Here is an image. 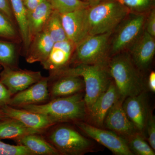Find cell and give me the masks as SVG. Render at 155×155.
<instances>
[{
  "label": "cell",
  "mask_w": 155,
  "mask_h": 155,
  "mask_svg": "<svg viewBox=\"0 0 155 155\" xmlns=\"http://www.w3.org/2000/svg\"><path fill=\"white\" fill-rule=\"evenodd\" d=\"M155 53L154 38L145 31L132 45V61L139 69H146L152 61Z\"/></svg>",
  "instance_id": "cell-17"
},
{
  "label": "cell",
  "mask_w": 155,
  "mask_h": 155,
  "mask_svg": "<svg viewBox=\"0 0 155 155\" xmlns=\"http://www.w3.org/2000/svg\"><path fill=\"white\" fill-rule=\"evenodd\" d=\"M2 110L8 117L16 119L26 127L38 130L42 133L50 127L56 125L46 115L27 110L22 108H14L7 105L4 107Z\"/></svg>",
  "instance_id": "cell-14"
},
{
  "label": "cell",
  "mask_w": 155,
  "mask_h": 155,
  "mask_svg": "<svg viewBox=\"0 0 155 155\" xmlns=\"http://www.w3.org/2000/svg\"><path fill=\"white\" fill-rule=\"evenodd\" d=\"M122 106L128 119L137 130H145L150 111L148 110L146 95L143 91L125 98Z\"/></svg>",
  "instance_id": "cell-13"
},
{
  "label": "cell",
  "mask_w": 155,
  "mask_h": 155,
  "mask_svg": "<svg viewBox=\"0 0 155 155\" xmlns=\"http://www.w3.org/2000/svg\"><path fill=\"white\" fill-rule=\"evenodd\" d=\"M119 98L120 96L115 83L110 82L105 91L97 99L88 110L96 125L99 127L104 126L108 112Z\"/></svg>",
  "instance_id": "cell-16"
},
{
  "label": "cell",
  "mask_w": 155,
  "mask_h": 155,
  "mask_svg": "<svg viewBox=\"0 0 155 155\" xmlns=\"http://www.w3.org/2000/svg\"><path fill=\"white\" fill-rule=\"evenodd\" d=\"M144 22V16L142 15H137L127 20L114 38L112 52H120L132 45L141 35Z\"/></svg>",
  "instance_id": "cell-11"
},
{
  "label": "cell",
  "mask_w": 155,
  "mask_h": 155,
  "mask_svg": "<svg viewBox=\"0 0 155 155\" xmlns=\"http://www.w3.org/2000/svg\"><path fill=\"white\" fill-rule=\"evenodd\" d=\"M75 48V45L68 39L54 43L47 59L41 64L44 69L49 71L50 77L66 69Z\"/></svg>",
  "instance_id": "cell-12"
},
{
  "label": "cell",
  "mask_w": 155,
  "mask_h": 155,
  "mask_svg": "<svg viewBox=\"0 0 155 155\" xmlns=\"http://www.w3.org/2000/svg\"><path fill=\"white\" fill-rule=\"evenodd\" d=\"M0 155H34L26 147L7 144L0 140Z\"/></svg>",
  "instance_id": "cell-30"
},
{
  "label": "cell",
  "mask_w": 155,
  "mask_h": 155,
  "mask_svg": "<svg viewBox=\"0 0 155 155\" xmlns=\"http://www.w3.org/2000/svg\"><path fill=\"white\" fill-rule=\"evenodd\" d=\"M87 8L60 14L67 38L72 42L75 47L88 36L87 22Z\"/></svg>",
  "instance_id": "cell-10"
},
{
  "label": "cell",
  "mask_w": 155,
  "mask_h": 155,
  "mask_svg": "<svg viewBox=\"0 0 155 155\" xmlns=\"http://www.w3.org/2000/svg\"><path fill=\"white\" fill-rule=\"evenodd\" d=\"M15 141L17 144L26 147L34 155H61L41 134H27Z\"/></svg>",
  "instance_id": "cell-21"
},
{
  "label": "cell",
  "mask_w": 155,
  "mask_h": 155,
  "mask_svg": "<svg viewBox=\"0 0 155 155\" xmlns=\"http://www.w3.org/2000/svg\"><path fill=\"white\" fill-rule=\"evenodd\" d=\"M10 2L15 22L18 26L22 43L26 51L30 44L27 20L28 11L22 0H10Z\"/></svg>",
  "instance_id": "cell-23"
},
{
  "label": "cell",
  "mask_w": 155,
  "mask_h": 155,
  "mask_svg": "<svg viewBox=\"0 0 155 155\" xmlns=\"http://www.w3.org/2000/svg\"><path fill=\"white\" fill-rule=\"evenodd\" d=\"M7 118H8V116H6V114L2 110H0V120H2V119Z\"/></svg>",
  "instance_id": "cell-37"
},
{
  "label": "cell",
  "mask_w": 155,
  "mask_h": 155,
  "mask_svg": "<svg viewBox=\"0 0 155 155\" xmlns=\"http://www.w3.org/2000/svg\"><path fill=\"white\" fill-rule=\"evenodd\" d=\"M54 78L58 79L48 87L50 100L78 93L84 87L83 79L79 76L62 75L49 79Z\"/></svg>",
  "instance_id": "cell-19"
},
{
  "label": "cell",
  "mask_w": 155,
  "mask_h": 155,
  "mask_svg": "<svg viewBox=\"0 0 155 155\" xmlns=\"http://www.w3.org/2000/svg\"><path fill=\"white\" fill-rule=\"evenodd\" d=\"M130 11L117 0H100L92 3L87 10L88 36L112 32Z\"/></svg>",
  "instance_id": "cell-2"
},
{
  "label": "cell",
  "mask_w": 155,
  "mask_h": 155,
  "mask_svg": "<svg viewBox=\"0 0 155 155\" xmlns=\"http://www.w3.org/2000/svg\"><path fill=\"white\" fill-rule=\"evenodd\" d=\"M54 11L60 14L75 11L78 9L86 8L90 5L91 2L87 0H48Z\"/></svg>",
  "instance_id": "cell-27"
},
{
  "label": "cell",
  "mask_w": 155,
  "mask_h": 155,
  "mask_svg": "<svg viewBox=\"0 0 155 155\" xmlns=\"http://www.w3.org/2000/svg\"><path fill=\"white\" fill-rule=\"evenodd\" d=\"M128 137L127 144L132 153L138 155H155L154 150L140 134L136 132Z\"/></svg>",
  "instance_id": "cell-28"
},
{
  "label": "cell",
  "mask_w": 155,
  "mask_h": 155,
  "mask_svg": "<svg viewBox=\"0 0 155 155\" xmlns=\"http://www.w3.org/2000/svg\"><path fill=\"white\" fill-rule=\"evenodd\" d=\"M62 75H73L82 78L85 90L84 100L88 110L97 99L105 91L110 84L103 63L78 64L72 68L61 70L49 78H53Z\"/></svg>",
  "instance_id": "cell-3"
},
{
  "label": "cell",
  "mask_w": 155,
  "mask_h": 155,
  "mask_svg": "<svg viewBox=\"0 0 155 155\" xmlns=\"http://www.w3.org/2000/svg\"><path fill=\"white\" fill-rule=\"evenodd\" d=\"M43 134L45 139L61 155H81L91 147L89 140L75 129L67 125L56 124Z\"/></svg>",
  "instance_id": "cell-5"
},
{
  "label": "cell",
  "mask_w": 155,
  "mask_h": 155,
  "mask_svg": "<svg viewBox=\"0 0 155 155\" xmlns=\"http://www.w3.org/2000/svg\"><path fill=\"white\" fill-rule=\"evenodd\" d=\"M43 77L40 71L3 68L0 73V82L13 95L38 82Z\"/></svg>",
  "instance_id": "cell-8"
},
{
  "label": "cell",
  "mask_w": 155,
  "mask_h": 155,
  "mask_svg": "<svg viewBox=\"0 0 155 155\" xmlns=\"http://www.w3.org/2000/svg\"><path fill=\"white\" fill-rule=\"evenodd\" d=\"M110 73L121 98L124 100L142 91L141 79L129 56L119 55L113 58L110 64Z\"/></svg>",
  "instance_id": "cell-4"
},
{
  "label": "cell",
  "mask_w": 155,
  "mask_h": 155,
  "mask_svg": "<svg viewBox=\"0 0 155 155\" xmlns=\"http://www.w3.org/2000/svg\"><path fill=\"white\" fill-rule=\"evenodd\" d=\"M112 32L89 35L75 47L72 59L76 65L103 63Z\"/></svg>",
  "instance_id": "cell-6"
},
{
  "label": "cell",
  "mask_w": 155,
  "mask_h": 155,
  "mask_svg": "<svg viewBox=\"0 0 155 155\" xmlns=\"http://www.w3.org/2000/svg\"><path fill=\"white\" fill-rule=\"evenodd\" d=\"M87 1L91 3H94L95 2H98V1H100V0H87Z\"/></svg>",
  "instance_id": "cell-38"
},
{
  "label": "cell",
  "mask_w": 155,
  "mask_h": 155,
  "mask_svg": "<svg viewBox=\"0 0 155 155\" xmlns=\"http://www.w3.org/2000/svg\"><path fill=\"white\" fill-rule=\"evenodd\" d=\"M15 23L0 11V39L19 44L22 42L19 30Z\"/></svg>",
  "instance_id": "cell-26"
},
{
  "label": "cell",
  "mask_w": 155,
  "mask_h": 155,
  "mask_svg": "<svg viewBox=\"0 0 155 155\" xmlns=\"http://www.w3.org/2000/svg\"><path fill=\"white\" fill-rule=\"evenodd\" d=\"M54 42L47 33L43 30L35 36L25 51V61L29 64L46 61L54 46Z\"/></svg>",
  "instance_id": "cell-18"
},
{
  "label": "cell",
  "mask_w": 155,
  "mask_h": 155,
  "mask_svg": "<svg viewBox=\"0 0 155 155\" xmlns=\"http://www.w3.org/2000/svg\"><path fill=\"white\" fill-rule=\"evenodd\" d=\"M77 127L87 135L118 155H132L127 141L113 131L104 130L85 122H75Z\"/></svg>",
  "instance_id": "cell-7"
},
{
  "label": "cell",
  "mask_w": 155,
  "mask_h": 155,
  "mask_svg": "<svg viewBox=\"0 0 155 155\" xmlns=\"http://www.w3.org/2000/svg\"><path fill=\"white\" fill-rule=\"evenodd\" d=\"M130 11L141 12L153 8L155 0H117Z\"/></svg>",
  "instance_id": "cell-29"
},
{
  "label": "cell",
  "mask_w": 155,
  "mask_h": 155,
  "mask_svg": "<svg viewBox=\"0 0 155 155\" xmlns=\"http://www.w3.org/2000/svg\"><path fill=\"white\" fill-rule=\"evenodd\" d=\"M146 31L153 37L155 36V10L153 8L147 20L146 30Z\"/></svg>",
  "instance_id": "cell-34"
},
{
  "label": "cell",
  "mask_w": 155,
  "mask_h": 155,
  "mask_svg": "<svg viewBox=\"0 0 155 155\" xmlns=\"http://www.w3.org/2000/svg\"><path fill=\"white\" fill-rule=\"evenodd\" d=\"M12 96L7 87L0 82V110L8 105Z\"/></svg>",
  "instance_id": "cell-32"
},
{
  "label": "cell",
  "mask_w": 155,
  "mask_h": 155,
  "mask_svg": "<svg viewBox=\"0 0 155 155\" xmlns=\"http://www.w3.org/2000/svg\"><path fill=\"white\" fill-rule=\"evenodd\" d=\"M148 135V139L151 147L155 150V120L152 114L149 113L145 128Z\"/></svg>",
  "instance_id": "cell-31"
},
{
  "label": "cell",
  "mask_w": 155,
  "mask_h": 155,
  "mask_svg": "<svg viewBox=\"0 0 155 155\" xmlns=\"http://www.w3.org/2000/svg\"><path fill=\"white\" fill-rule=\"evenodd\" d=\"M22 109L46 115L56 124L81 121L86 116L87 110L84 96L79 93L50 100L42 104L25 106Z\"/></svg>",
  "instance_id": "cell-1"
},
{
  "label": "cell",
  "mask_w": 155,
  "mask_h": 155,
  "mask_svg": "<svg viewBox=\"0 0 155 155\" xmlns=\"http://www.w3.org/2000/svg\"><path fill=\"white\" fill-rule=\"evenodd\" d=\"M3 69V67H2V66L0 65V70H2Z\"/></svg>",
  "instance_id": "cell-39"
},
{
  "label": "cell",
  "mask_w": 155,
  "mask_h": 155,
  "mask_svg": "<svg viewBox=\"0 0 155 155\" xmlns=\"http://www.w3.org/2000/svg\"><path fill=\"white\" fill-rule=\"evenodd\" d=\"M49 77H44L38 82L11 97L8 106L22 108L31 105L40 104L48 101Z\"/></svg>",
  "instance_id": "cell-9"
},
{
  "label": "cell",
  "mask_w": 155,
  "mask_h": 155,
  "mask_svg": "<svg viewBox=\"0 0 155 155\" xmlns=\"http://www.w3.org/2000/svg\"><path fill=\"white\" fill-rule=\"evenodd\" d=\"M123 99L119 98L109 110L104 125L110 130L127 136L136 133V129L131 123L122 106Z\"/></svg>",
  "instance_id": "cell-15"
},
{
  "label": "cell",
  "mask_w": 155,
  "mask_h": 155,
  "mask_svg": "<svg viewBox=\"0 0 155 155\" xmlns=\"http://www.w3.org/2000/svg\"><path fill=\"white\" fill-rule=\"evenodd\" d=\"M54 10L49 2L44 0L35 9L28 11L27 20L30 43L36 35L43 30Z\"/></svg>",
  "instance_id": "cell-20"
},
{
  "label": "cell",
  "mask_w": 155,
  "mask_h": 155,
  "mask_svg": "<svg viewBox=\"0 0 155 155\" xmlns=\"http://www.w3.org/2000/svg\"><path fill=\"white\" fill-rule=\"evenodd\" d=\"M18 44L0 39V65L3 68L18 69Z\"/></svg>",
  "instance_id": "cell-24"
},
{
  "label": "cell",
  "mask_w": 155,
  "mask_h": 155,
  "mask_svg": "<svg viewBox=\"0 0 155 155\" xmlns=\"http://www.w3.org/2000/svg\"><path fill=\"white\" fill-rule=\"evenodd\" d=\"M35 133L43 134L38 130L26 127L15 119L8 117L0 120V140L11 139L15 141L27 134Z\"/></svg>",
  "instance_id": "cell-22"
},
{
  "label": "cell",
  "mask_w": 155,
  "mask_h": 155,
  "mask_svg": "<svg viewBox=\"0 0 155 155\" xmlns=\"http://www.w3.org/2000/svg\"><path fill=\"white\" fill-rule=\"evenodd\" d=\"M0 11L8 17L12 22L16 24L10 0H0Z\"/></svg>",
  "instance_id": "cell-33"
},
{
  "label": "cell",
  "mask_w": 155,
  "mask_h": 155,
  "mask_svg": "<svg viewBox=\"0 0 155 155\" xmlns=\"http://www.w3.org/2000/svg\"><path fill=\"white\" fill-rule=\"evenodd\" d=\"M44 0H22L27 11H31L35 9Z\"/></svg>",
  "instance_id": "cell-35"
},
{
  "label": "cell",
  "mask_w": 155,
  "mask_h": 155,
  "mask_svg": "<svg viewBox=\"0 0 155 155\" xmlns=\"http://www.w3.org/2000/svg\"><path fill=\"white\" fill-rule=\"evenodd\" d=\"M43 30L54 43L68 39L61 21V14L54 10L49 17Z\"/></svg>",
  "instance_id": "cell-25"
},
{
  "label": "cell",
  "mask_w": 155,
  "mask_h": 155,
  "mask_svg": "<svg viewBox=\"0 0 155 155\" xmlns=\"http://www.w3.org/2000/svg\"><path fill=\"white\" fill-rule=\"evenodd\" d=\"M149 87L153 92H155V72L153 71L151 72L149 77Z\"/></svg>",
  "instance_id": "cell-36"
}]
</instances>
